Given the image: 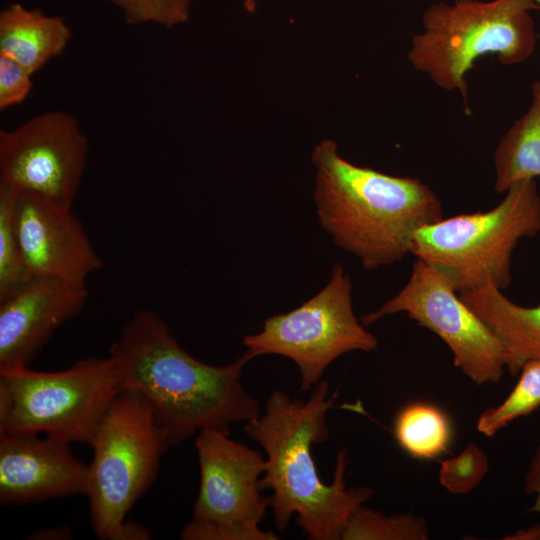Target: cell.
<instances>
[{
	"mask_svg": "<svg viewBox=\"0 0 540 540\" xmlns=\"http://www.w3.org/2000/svg\"><path fill=\"white\" fill-rule=\"evenodd\" d=\"M13 219L23 255L34 276H57L86 283L91 273L102 268L103 260L70 207L15 189Z\"/></svg>",
	"mask_w": 540,
	"mask_h": 540,
	"instance_id": "7c38bea8",
	"label": "cell"
},
{
	"mask_svg": "<svg viewBox=\"0 0 540 540\" xmlns=\"http://www.w3.org/2000/svg\"><path fill=\"white\" fill-rule=\"evenodd\" d=\"M229 433L204 429L195 441L200 486L183 540H276L261 529L270 497L262 494L260 479L265 459Z\"/></svg>",
	"mask_w": 540,
	"mask_h": 540,
	"instance_id": "9c48e42d",
	"label": "cell"
},
{
	"mask_svg": "<svg viewBox=\"0 0 540 540\" xmlns=\"http://www.w3.org/2000/svg\"><path fill=\"white\" fill-rule=\"evenodd\" d=\"M459 296L499 342L511 376H518L527 362L540 360V305L515 304L492 283Z\"/></svg>",
	"mask_w": 540,
	"mask_h": 540,
	"instance_id": "9a60e30c",
	"label": "cell"
},
{
	"mask_svg": "<svg viewBox=\"0 0 540 540\" xmlns=\"http://www.w3.org/2000/svg\"><path fill=\"white\" fill-rule=\"evenodd\" d=\"M523 488L533 497L530 511L540 513V444L535 448L524 476Z\"/></svg>",
	"mask_w": 540,
	"mask_h": 540,
	"instance_id": "d4e9b609",
	"label": "cell"
},
{
	"mask_svg": "<svg viewBox=\"0 0 540 540\" xmlns=\"http://www.w3.org/2000/svg\"><path fill=\"white\" fill-rule=\"evenodd\" d=\"M505 539L511 540H540V523L520 529Z\"/></svg>",
	"mask_w": 540,
	"mask_h": 540,
	"instance_id": "4316f807",
	"label": "cell"
},
{
	"mask_svg": "<svg viewBox=\"0 0 540 540\" xmlns=\"http://www.w3.org/2000/svg\"><path fill=\"white\" fill-rule=\"evenodd\" d=\"M429 538L426 521L413 514L386 516L383 513L358 507L342 533V540H426Z\"/></svg>",
	"mask_w": 540,
	"mask_h": 540,
	"instance_id": "ffe728a7",
	"label": "cell"
},
{
	"mask_svg": "<svg viewBox=\"0 0 540 540\" xmlns=\"http://www.w3.org/2000/svg\"><path fill=\"white\" fill-rule=\"evenodd\" d=\"M534 9H540L537 0L432 4L423 13V30L413 35L407 58L439 88L459 92L468 110L466 75L479 58L493 55L503 65H515L534 52Z\"/></svg>",
	"mask_w": 540,
	"mask_h": 540,
	"instance_id": "277c9868",
	"label": "cell"
},
{
	"mask_svg": "<svg viewBox=\"0 0 540 540\" xmlns=\"http://www.w3.org/2000/svg\"><path fill=\"white\" fill-rule=\"evenodd\" d=\"M117 362L87 357L56 372L26 368L0 372V433L41 434L91 444L121 393Z\"/></svg>",
	"mask_w": 540,
	"mask_h": 540,
	"instance_id": "52a82bcc",
	"label": "cell"
},
{
	"mask_svg": "<svg viewBox=\"0 0 540 540\" xmlns=\"http://www.w3.org/2000/svg\"><path fill=\"white\" fill-rule=\"evenodd\" d=\"M486 212L460 214L420 228L411 254L441 274L458 292L494 284L509 287L518 241L540 232V195L535 179L513 184Z\"/></svg>",
	"mask_w": 540,
	"mask_h": 540,
	"instance_id": "8992f818",
	"label": "cell"
},
{
	"mask_svg": "<svg viewBox=\"0 0 540 540\" xmlns=\"http://www.w3.org/2000/svg\"><path fill=\"white\" fill-rule=\"evenodd\" d=\"M488 469V458L484 451L469 443L460 454L442 461L439 481L452 494H467L479 485Z\"/></svg>",
	"mask_w": 540,
	"mask_h": 540,
	"instance_id": "603a6c76",
	"label": "cell"
},
{
	"mask_svg": "<svg viewBox=\"0 0 540 540\" xmlns=\"http://www.w3.org/2000/svg\"><path fill=\"white\" fill-rule=\"evenodd\" d=\"M335 398L324 380L306 401L276 390L266 400L264 413L245 422V433L267 456L260 485L272 490L270 507L280 531L296 514L298 526L310 539H341L353 512L373 495L369 487H346V450L337 454L332 483L319 477L312 445L329 436L326 416Z\"/></svg>",
	"mask_w": 540,
	"mask_h": 540,
	"instance_id": "7a4b0ae2",
	"label": "cell"
},
{
	"mask_svg": "<svg viewBox=\"0 0 540 540\" xmlns=\"http://www.w3.org/2000/svg\"><path fill=\"white\" fill-rule=\"evenodd\" d=\"M88 464L90 521L102 540H146L149 530L126 515L154 482L168 443L148 400L123 390L101 420Z\"/></svg>",
	"mask_w": 540,
	"mask_h": 540,
	"instance_id": "5b68a950",
	"label": "cell"
},
{
	"mask_svg": "<svg viewBox=\"0 0 540 540\" xmlns=\"http://www.w3.org/2000/svg\"><path fill=\"white\" fill-rule=\"evenodd\" d=\"M32 73L14 59L0 54V109L25 101L32 88Z\"/></svg>",
	"mask_w": 540,
	"mask_h": 540,
	"instance_id": "cb8c5ba5",
	"label": "cell"
},
{
	"mask_svg": "<svg viewBox=\"0 0 540 540\" xmlns=\"http://www.w3.org/2000/svg\"><path fill=\"white\" fill-rule=\"evenodd\" d=\"M88 149L75 116L46 111L11 130H0V181L71 208Z\"/></svg>",
	"mask_w": 540,
	"mask_h": 540,
	"instance_id": "8fae6325",
	"label": "cell"
},
{
	"mask_svg": "<svg viewBox=\"0 0 540 540\" xmlns=\"http://www.w3.org/2000/svg\"><path fill=\"white\" fill-rule=\"evenodd\" d=\"M14 196L15 189L0 181V303L23 290L34 277L15 230Z\"/></svg>",
	"mask_w": 540,
	"mask_h": 540,
	"instance_id": "d6986e66",
	"label": "cell"
},
{
	"mask_svg": "<svg viewBox=\"0 0 540 540\" xmlns=\"http://www.w3.org/2000/svg\"><path fill=\"white\" fill-rule=\"evenodd\" d=\"M394 435L399 446L410 456L433 459L447 451L451 427L439 408L426 403H413L399 412Z\"/></svg>",
	"mask_w": 540,
	"mask_h": 540,
	"instance_id": "ac0fdd59",
	"label": "cell"
},
{
	"mask_svg": "<svg viewBox=\"0 0 540 540\" xmlns=\"http://www.w3.org/2000/svg\"><path fill=\"white\" fill-rule=\"evenodd\" d=\"M87 298L86 283L35 275L0 303V372L29 367L54 332L82 311Z\"/></svg>",
	"mask_w": 540,
	"mask_h": 540,
	"instance_id": "4fadbf2b",
	"label": "cell"
},
{
	"mask_svg": "<svg viewBox=\"0 0 540 540\" xmlns=\"http://www.w3.org/2000/svg\"><path fill=\"white\" fill-rule=\"evenodd\" d=\"M311 159L321 226L367 270L401 261L411 254L414 234L443 219L441 202L427 184L355 165L334 140L318 142Z\"/></svg>",
	"mask_w": 540,
	"mask_h": 540,
	"instance_id": "3957f363",
	"label": "cell"
},
{
	"mask_svg": "<svg viewBox=\"0 0 540 540\" xmlns=\"http://www.w3.org/2000/svg\"><path fill=\"white\" fill-rule=\"evenodd\" d=\"M88 464L70 443L39 434L0 433V504L20 506L86 495Z\"/></svg>",
	"mask_w": 540,
	"mask_h": 540,
	"instance_id": "5bb4252c",
	"label": "cell"
},
{
	"mask_svg": "<svg viewBox=\"0 0 540 540\" xmlns=\"http://www.w3.org/2000/svg\"><path fill=\"white\" fill-rule=\"evenodd\" d=\"M405 313L440 337L454 365L477 385L498 383L506 369L503 350L483 322L441 274L420 259L406 285L377 310L361 317L371 325L385 316Z\"/></svg>",
	"mask_w": 540,
	"mask_h": 540,
	"instance_id": "30bf717a",
	"label": "cell"
},
{
	"mask_svg": "<svg viewBox=\"0 0 540 540\" xmlns=\"http://www.w3.org/2000/svg\"><path fill=\"white\" fill-rule=\"evenodd\" d=\"M539 38H540V36H539Z\"/></svg>",
	"mask_w": 540,
	"mask_h": 540,
	"instance_id": "f1b7e54d",
	"label": "cell"
},
{
	"mask_svg": "<svg viewBox=\"0 0 540 540\" xmlns=\"http://www.w3.org/2000/svg\"><path fill=\"white\" fill-rule=\"evenodd\" d=\"M540 407V360L527 362L509 395L494 407L484 410L477 421V430L493 436L512 421L531 414Z\"/></svg>",
	"mask_w": 540,
	"mask_h": 540,
	"instance_id": "44dd1931",
	"label": "cell"
},
{
	"mask_svg": "<svg viewBox=\"0 0 540 540\" xmlns=\"http://www.w3.org/2000/svg\"><path fill=\"white\" fill-rule=\"evenodd\" d=\"M109 355L118 364L122 390L148 400L168 445L204 429L229 433L231 424L260 415L257 400L240 382L253 359L248 352L227 365L204 363L184 350L151 310L135 312Z\"/></svg>",
	"mask_w": 540,
	"mask_h": 540,
	"instance_id": "6da1fadb",
	"label": "cell"
},
{
	"mask_svg": "<svg viewBox=\"0 0 540 540\" xmlns=\"http://www.w3.org/2000/svg\"><path fill=\"white\" fill-rule=\"evenodd\" d=\"M494 190L505 193L513 184L540 177V81L532 85V102L498 143L494 155Z\"/></svg>",
	"mask_w": 540,
	"mask_h": 540,
	"instance_id": "e0dca14e",
	"label": "cell"
},
{
	"mask_svg": "<svg viewBox=\"0 0 540 540\" xmlns=\"http://www.w3.org/2000/svg\"><path fill=\"white\" fill-rule=\"evenodd\" d=\"M243 345L253 359L275 354L292 360L301 389L308 391L338 357L373 351L378 340L356 317L351 279L337 263L320 292L291 311L265 319L260 332L243 337Z\"/></svg>",
	"mask_w": 540,
	"mask_h": 540,
	"instance_id": "ba28073f",
	"label": "cell"
},
{
	"mask_svg": "<svg viewBox=\"0 0 540 540\" xmlns=\"http://www.w3.org/2000/svg\"><path fill=\"white\" fill-rule=\"evenodd\" d=\"M32 536L35 539H66L71 536L69 528H46L35 532Z\"/></svg>",
	"mask_w": 540,
	"mask_h": 540,
	"instance_id": "484cf974",
	"label": "cell"
},
{
	"mask_svg": "<svg viewBox=\"0 0 540 540\" xmlns=\"http://www.w3.org/2000/svg\"><path fill=\"white\" fill-rule=\"evenodd\" d=\"M451 1H455V0H451Z\"/></svg>",
	"mask_w": 540,
	"mask_h": 540,
	"instance_id": "83f0119b",
	"label": "cell"
},
{
	"mask_svg": "<svg viewBox=\"0 0 540 540\" xmlns=\"http://www.w3.org/2000/svg\"><path fill=\"white\" fill-rule=\"evenodd\" d=\"M122 13L130 25L154 24L173 28L190 18L194 0H106Z\"/></svg>",
	"mask_w": 540,
	"mask_h": 540,
	"instance_id": "7402d4cb",
	"label": "cell"
},
{
	"mask_svg": "<svg viewBox=\"0 0 540 540\" xmlns=\"http://www.w3.org/2000/svg\"><path fill=\"white\" fill-rule=\"evenodd\" d=\"M71 30L63 17L11 3L0 12V54L30 73L42 69L67 47Z\"/></svg>",
	"mask_w": 540,
	"mask_h": 540,
	"instance_id": "2e32d148",
	"label": "cell"
}]
</instances>
